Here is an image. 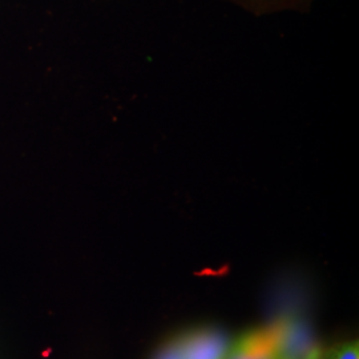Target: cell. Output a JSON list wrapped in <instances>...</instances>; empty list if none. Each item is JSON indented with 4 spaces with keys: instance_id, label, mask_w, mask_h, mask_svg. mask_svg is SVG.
Listing matches in <instances>:
<instances>
[{
    "instance_id": "1",
    "label": "cell",
    "mask_w": 359,
    "mask_h": 359,
    "mask_svg": "<svg viewBox=\"0 0 359 359\" xmlns=\"http://www.w3.org/2000/svg\"><path fill=\"white\" fill-rule=\"evenodd\" d=\"M286 335L287 326L280 322L248 332L231 342L225 359H280Z\"/></svg>"
},
{
    "instance_id": "2",
    "label": "cell",
    "mask_w": 359,
    "mask_h": 359,
    "mask_svg": "<svg viewBox=\"0 0 359 359\" xmlns=\"http://www.w3.org/2000/svg\"><path fill=\"white\" fill-rule=\"evenodd\" d=\"M182 359H225L231 338L215 329H201L180 337Z\"/></svg>"
},
{
    "instance_id": "3",
    "label": "cell",
    "mask_w": 359,
    "mask_h": 359,
    "mask_svg": "<svg viewBox=\"0 0 359 359\" xmlns=\"http://www.w3.org/2000/svg\"><path fill=\"white\" fill-rule=\"evenodd\" d=\"M240 4H244L248 8L255 10L256 13L280 10L283 6H292L293 0H236Z\"/></svg>"
},
{
    "instance_id": "4",
    "label": "cell",
    "mask_w": 359,
    "mask_h": 359,
    "mask_svg": "<svg viewBox=\"0 0 359 359\" xmlns=\"http://www.w3.org/2000/svg\"><path fill=\"white\" fill-rule=\"evenodd\" d=\"M330 359H359L358 339L339 345L334 350Z\"/></svg>"
},
{
    "instance_id": "5",
    "label": "cell",
    "mask_w": 359,
    "mask_h": 359,
    "mask_svg": "<svg viewBox=\"0 0 359 359\" xmlns=\"http://www.w3.org/2000/svg\"><path fill=\"white\" fill-rule=\"evenodd\" d=\"M157 359H182L180 337L177 339L172 341L169 345L164 347V350L160 353V355L157 357Z\"/></svg>"
},
{
    "instance_id": "6",
    "label": "cell",
    "mask_w": 359,
    "mask_h": 359,
    "mask_svg": "<svg viewBox=\"0 0 359 359\" xmlns=\"http://www.w3.org/2000/svg\"><path fill=\"white\" fill-rule=\"evenodd\" d=\"M302 359H322L321 347H310L308 351H306V354L302 357Z\"/></svg>"
},
{
    "instance_id": "7",
    "label": "cell",
    "mask_w": 359,
    "mask_h": 359,
    "mask_svg": "<svg viewBox=\"0 0 359 359\" xmlns=\"http://www.w3.org/2000/svg\"><path fill=\"white\" fill-rule=\"evenodd\" d=\"M280 359H302V358H297V357H293V355H290V354H285L283 353V355L280 357Z\"/></svg>"
}]
</instances>
